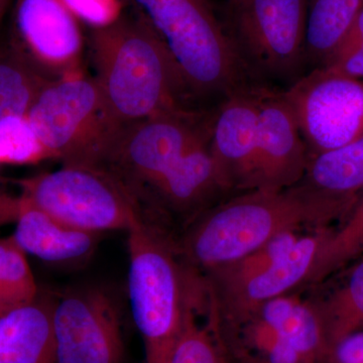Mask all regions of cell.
<instances>
[{"instance_id":"4316f807","label":"cell","mask_w":363,"mask_h":363,"mask_svg":"<svg viewBox=\"0 0 363 363\" xmlns=\"http://www.w3.org/2000/svg\"><path fill=\"white\" fill-rule=\"evenodd\" d=\"M321 68L363 80V9L350 32Z\"/></svg>"},{"instance_id":"8fae6325","label":"cell","mask_w":363,"mask_h":363,"mask_svg":"<svg viewBox=\"0 0 363 363\" xmlns=\"http://www.w3.org/2000/svg\"><path fill=\"white\" fill-rule=\"evenodd\" d=\"M52 333L57 363H123L118 308L102 289H77L55 300Z\"/></svg>"},{"instance_id":"9a60e30c","label":"cell","mask_w":363,"mask_h":363,"mask_svg":"<svg viewBox=\"0 0 363 363\" xmlns=\"http://www.w3.org/2000/svg\"><path fill=\"white\" fill-rule=\"evenodd\" d=\"M330 228L306 231L290 252L236 290L216 296L208 288L213 297L219 322L227 326L240 323L269 301L303 288L320 245Z\"/></svg>"},{"instance_id":"1f68e13d","label":"cell","mask_w":363,"mask_h":363,"mask_svg":"<svg viewBox=\"0 0 363 363\" xmlns=\"http://www.w3.org/2000/svg\"><path fill=\"white\" fill-rule=\"evenodd\" d=\"M9 4H11V0H0V23L6 13Z\"/></svg>"},{"instance_id":"d6a6232c","label":"cell","mask_w":363,"mask_h":363,"mask_svg":"<svg viewBox=\"0 0 363 363\" xmlns=\"http://www.w3.org/2000/svg\"><path fill=\"white\" fill-rule=\"evenodd\" d=\"M243 1L245 0H228V6H236V4H240Z\"/></svg>"},{"instance_id":"f546056e","label":"cell","mask_w":363,"mask_h":363,"mask_svg":"<svg viewBox=\"0 0 363 363\" xmlns=\"http://www.w3.org/2000/svg\"><path fill=\"white\" fill-rule=\"evenodd\" d=\"M25 205L21 194L13 196L0 190V227L9 223H16Z\"/></svg>"},{"instance_id":"ffe728a7","label":"cell","mask_w":363,"mask_h":363,"mask_svg":"<svg viewBox=\"0 0 363 363\" xmlns=\"http://www.w3.org/2000/svg\"><path fill=\"white\" fill-rule=\"evenodd\" d=\"M205 291L206 288L201 277L193 274L189 286L183 327L167 363H230L215 328L209 297L207 298L205 323L200 322V310Z\"/></svg>"},{"instance_id":"d6986e66","label":"cell","mask_w":363,"mask_h":363,"mask_svg":"<svg viewBox=\"0 0 363 363\" xmlns=\"http://www.w3.org/2000/svg\"><path fill=\"white\" fill-rule=\"evenodd\" d=\"M300 182L330 199L353 207L363 194V138L310 157Z\"/></svg>"},{"instance_id":"44dd1931","label":"cell","mask_w":363,"mask_h":363,"mask_svg":"<svg viewBox=\"0 0 363 363\" xmlns=\"http://www.w3.org/2000/svg\"><path fill=\"white\" fill-rule=\"evenodd\" d=\"M363 9V0H308L306 66L321 68Z\"/></svg>"},{"instance_id":"83f0119b","label":"cell","mask_w":363,"mask_h":363,"mask_svg":"<svg viewBox=\"0 0 363 363\" xmlns=\"http://www.w3.org/2000/svg\"><path fill=\"white\" fill-rule=\"evenodd\" d=\"M78 20L94 28L112 25L121 18L118 0H64Z\"/></svg>"},{"instance_id":"ac0fdd59","label":"cell","mask_w":363,"mask_h":363,"mask_svg":"<svg viewBox=\"0 0 363 363\" xmlns=\"http://www.w3.org/2000/svg\"><path fill=\"white\" fill-rule=\"evenodd\" d=\"M326 290L311 296L332 350L363 330V257L344 267Z\"/></svg>"},{"instance_id":"30bf717a","label":"cell","mask_w":363,"mask_h":363,"mask_svg":"<svg viewBox=\"0 0 363 363\" xmlns=\"http://www.w3.org/2000/svg\"><path fill=\"white\" fill-rule=\"evenodd\" d=\"M283 92L310 157L363 138V80L316 68Z\"/></svg>"},{"instance_id":"cb8c5ba5","label":"cell","mask_w":363,"mask_h":363,"mask_svg":"<svg viewBox=\"0 0 363 363\" xmlns=\"http://www.w3.org/2000/svg\"><path fill=\"white\" fill-rule=\"evenodd\" d=\"M306 231L281 234L245 257L202 274L208 288L216 296L236 290L290 252Z\"/></svg>"},{"instance_id":"5bb4252c","label":"cell","mask_w":363,"mask_h":363,"mask_svg":"<svg viewBox=\"0 0 363 363\" xmlns=\"http://www.w3.org/2000/svg\"><path fill=\"white\" fill-rule=\"evenodd\" d=\"M257 87L236 91L215 107L210 152L230 196L257 190Z\"/></svg>"},{"instance_id":"7c38bea8","label":"cell","mask_w":363,"mask_h":363,"mask_svg":"<svg viewBox=\"0 0 363 363\" xmlns=\"http://www.w3.org/2000/svg\"><path fill=\"white\" fill-rule=\"evenodd\" d=\"M78 21L64 0H16L11 40L50 78L74 75L83 49Z\"/></svg>"},{"instance_id":"4dcf8cb0","label":"cell","mask_w":363,"mask_h":363,"mask_svg":"<svg viewBox=\"0 0 363 363\" xmlns=\"http://www.w3.org/2000/svg\"><path fill=\"white\" fill-rule=\"evenodd\" d=\"M11 309H13V307L4 300V298L2 297L1 294H0V316Z\"/></svg>"},{"instance_id":"9c48e42d","label":"cell","mask_w":363,"mask_h":363,"mask_svg":"<svg viewBox=\"0 0 363 363\" xmlns=\"http://www.w3.org/2000/svg\"><path fill=\"white\" fill-rule=\"evenodd\" d=\"M235 350L253 363H331V348L311 298L292 292L260 306L231 330Z\"/></svg>"},{"instance_id":"5b68a950","label":"cell","mask_w":363,"mask_h":363,"mask_svg":"<svg viewBox=\"0 0 363 363\" xmlns=\"http://www.w3.org/2000/svg\"><path fill=\"white\" fill-rule=\"evenodd\" d=\"M50 159L101 167L118 131L96 79L80 74L50 81L26 114Z\"/></svg>"},{"instance_id":"52a82bcc","label":"cell","mask_w":363,"mask_h":363,"mask_svg":"<svg viewBox=\"0 0 363 363\" xmlns=\"http://www.w3.org/2000/svg\"><path fill=\"white\" fill-rule=\"evenodd\" d=\"M307 9L308 0H245L227 7L226 32L252 80L302 77Z\"/></svg>"},{"instance_id":"d4e9b609","label":"cell","mask_w":363,"mask_h":363,"mask_svg":"<svg viewBox=\"0 0 363 363\" xmlns=\"http://www.w3.org/2000/svg\"><path fill=\"white\" fill-rule=\"evenodd\" d=\"M39 288L26 252L13 236L0 240V294L11 307L32 302L39 295Z\"/></svg>"},{"instance_id":"277c9868","label":"cell","mask_w":363,"mask_h":363,"mask_svg":"<svg viewBox=\"0 0 363 363\" xmlns=\"http://www.w3.org/2000/svg\"><path fill=\"white\" fill-rule=\"evenodd\" d=\"M168 48L198 101L253 85L210 0H131Z\"/></svg>"},{"instance_id":"836d02e7","label":"cell","mask_w":363,"mask_h":363,"mask_svg":"<svg viewBox=\"0 0 363 363\" xmlns=\"http://www.w3.org/2000/svg\"><path fill=\"white\" fill-rule=\"evenodd\" d=\"M229 360H230V363H250L247 362H240V360L231 359V358H229Z\"/></svg>"},{"instance_id":"6da1fadb","label":"cell","mask_w":363,"mask_h":363,"mask_svg":"<svg viewBox=\"0 0 363 363\" xmlns=\"http://www.w3.org/2000/svg\"><path fill=\"white\" fill-rule=\"evenodd\" d=\"M350 209L303 182L283 190L248 191L226 198L184 227L175 240L177 252L186 266L204 274L281 234L330 227Z\"/></svg>"},{"instance_id":"2e32d148","label":"cell","mask_w":363,"mask_h":363,"mask_svg":"<svg viewBox=\"0 0 363 363\" xmlns=\"http://www.w3.org/2000/svg\"><path fill=\"white\" fill-rule=\"evenodd\" d=\"M55 300L37 296L0 316V363H57L52 333Z\"/></svg>"},{"instance_id":"7a4b0ae2","label":"cell","mask_w":363,"mask_h":363,"mask_svg":"<svg viewBox=\"0 0 363 363\" xmlns=\"http://www.w3.org/2000/svg\"><path fill=\"white\" fill-rule=\"evenodd\" d=\"M96 81L112 123L121 131L164 114L204 109L168 48L140 14L94 28Z\"/></svg>"},{"instance_id":"e0dca14e","label":"cell","mask_w":363,"mask_h":363,"mask_svg":"<svg viewBox=\"0 0 363 363\" xmlns=\"http://www.w3.org/2000/svg\"><path fill=\"white\" fill-rule=\"evenodd\" d=\"M23 199L13 236L26 253L45 262L66 264L88 259L94 252L98 233L63 223Z\"/></svg>"},{"instance_id":"7402d4cb","label":"cell","mask_w":363,"mask_h":363,"mask_svg":"<svg viewBox=\"0 0 363 363\" xmlns=\"http://www.w3.org/2000/svg\"><path fill=\"white\" fill-rule=\"evenodd\" d=\"M54 80L39 70L13 40H0V121L26 117L40 91Z\"/></svg>"},{"instance_id":"8992f818","label":"cell","mask_w":363,"mask_h":363,"mask_svg":"<svg viewBox=\"0 0 363 363\" xmlns=\"http://www.w3.org/2000/svg\"><path fill=\"white\" fill-rule=\"evenodd\" d=\"M33 206L81 230L128 231L147 215L135 195L107 169L67 166L16 181Z\"/></svg>"},{"instance_id":"603a6c76","label":"cell","mask_w":363,"mask_h":363,"mask_svg":"<svg viewBox=\"0 0 363 363\" xmlns=\"http://www.w3.org/2000/svg\"><path fill=\"white\" fill-rule=\"evenodd\" d=\"M363 257V194L320 245L304 286L323 283ZM303 286V288H304Z\"/></svg>"},{"instance_id":"484cf974","label":"cell","mask_w":363,"mask_h":363,"mask_svg":"<svg viewBox=\"0 0 363 363\" xmlns=\"http://www.w3.org/2000/svg\"><path fill=\"white\" fill-rule=\"evenodd\" d=\"M49 159L26 116L0 121V164H35Z\"/></svg>"},{"instance_id":"4fadbf2b","label":"cell","mask_w":363,"mask_h":363,"mask_svg":"<svg viewBox=\"0 0 363 363\" xmlns=\"http://www.w3.org/2000/svg\"><path fill=\"white\" fill-rule=\"evenodd\" d=\"M257 190L279 191L304 178L310 155L283 91L257 87Z\"/></svg>"},{"instance_id":"f1b7e54d","label":"cell","mask_w":363,"mask_h":363,"mask_svg":"<svg viewBox=\"0 0 363 363\" xmlns=\"http://www.w3.org/2000/svg\"><path fill=\"white\" fill-rule=\"evenodd\" d=\"M331 363H363V330L343 339L333 348Z\"/></svg>"},{"instance_id":"3957f363","label":"cell","mask_w":363,"mask_h":363,"mask_svg":"<svg viewBox=\"0 0 363 363\" xmlns=\"http://www.w3.org/2000/svg\"><path fill=\"white\" fill-rule=\"evenodd\" d=\"M126 233L128 298L145 363H167L183 327L192 272L182 262L175 240L147 215Z\"/></svg>"},{"instance_id":"ba28073f","label":"cell","mask_w":363,"mask_h":363,"mask_svg":"<svg viewBox=\"0 0 363 363\" xmlns=\"http://www.w3.org/2000/svg\"><path fill=\"white\" fill-rule=\"evenodd\" d=\"M215 107L131 124L117 133L100 168L116 177L140 202L145 191L186 152L211 138Z\"/></svg>"}]
</instances>
